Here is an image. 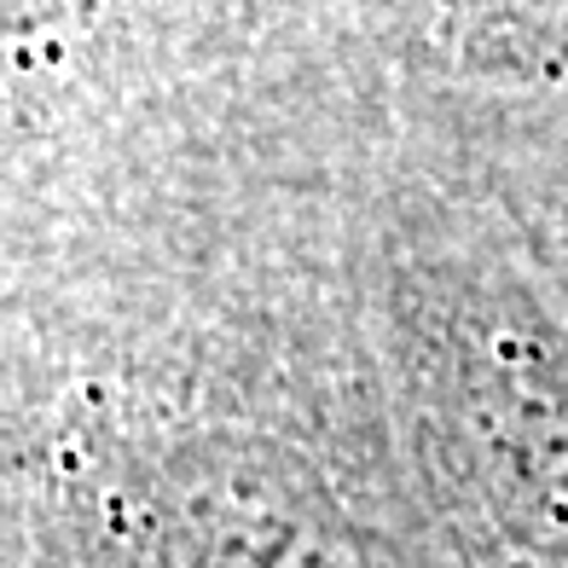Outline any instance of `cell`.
I'll use <instances>...</instances> for the list:
<instances>
[{
    "instance_id": "6da1fadb",
    "label": "cell",
    "mask_w": 568,
    "mask_h": 568,
    "mask_svg": "<svg viewBox=\"0 0 568 568\" xmlns=\"http://www.w3.org/2000/svg\"><path fill=\"white\" fill-rule=\"evenodd\" d=\"M134 0H0V82L53 70Z\"/></svg>"
}]
</instances>
